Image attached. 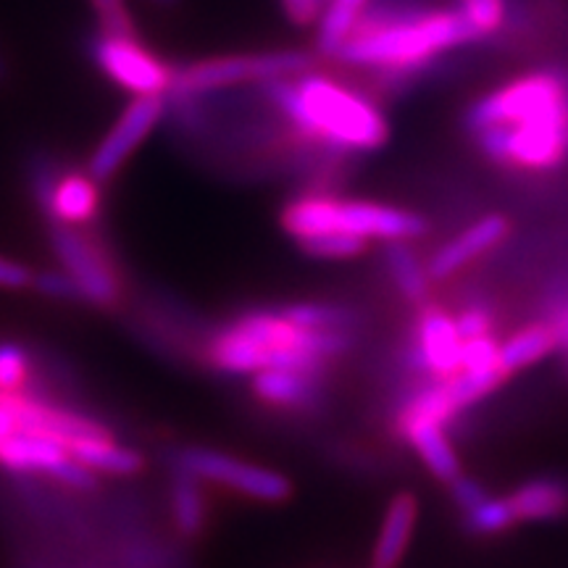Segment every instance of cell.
Instances as JSON below:
<instances>
[{"label": "cell", "instance_id": "44dd1931", "mask_svg": "<svg viewBox=\"0 0 568 568\" xmlns=\"http://www.w3.org/2000/svg\"><path fill=\"white\" fill-rule=\"evenodd\" d=\"M69 453L90 471L111 474V477H134L145 468V458L134 447L116 445L111 437L80 439V443L69 445Z\"/></svg>", "mask_w": 568, "mask_h": 568}, {"label": "cell", "instance_id": "ffe728a7", "mask_svg": "<svg viewBox=\"0 0 568 568\" xmlns=\"http://www.w3.org/2000/svg\"><path fill=\"white\" fill-rule=\"evenodd\" d=\"M169 508H172L174 529L184 539H195L209 521L205 495L201 479L187 474L180 466H172V485H169Z\"/></svg>", "mask_w": 568, "mask_h": 568}, {"label": "cell", "instance_id": "4fadbf2b", "mask_svg": "<svg viewBox=\"0 0 568 568\" xmlns=\"http://www.w3.org/2000/svg\"><path fill=\"white\" fill-rule=\"evenodd\" d=\"M324 374L305 368H266L251 376V389L261 403L287 414H308L324 400Z\"/></svg>", "mask_w": 568, "mask_h": 568}, {"label": "cell", "instance_id": "7c38bea8", "mask_svg": "<svg viewBox=\"0 0 568 568\" xmlns=\"http://www.w3.org/2000/svg\"><path fill=\"white\" fill-rule=\"evenodd\" d=\"M508 232L510 222L503 213H489V216L477 219V222L468 224L464 232H458L456 237H450L432 253V258L426 261L429 280L439 282L458 274L460 268L474 264L481 255L500 245L508 237Z\"/></svg>", "mask_w": 568, "mask_h": 568}, {"label": "cell", "instance_id": "ba28073f", "mask_svg": "<svg viewBox=\"0 0 568 568\" xmlns=\"http://www.w3.org/2000/svg\"><path fill=\"white\" fill-rule=\"evenodd\" d=\"M51 247L63 272L80 284L84 303L95 308H113L122 301V282L109 255L98 240L84 234L71 224H51Z\"/></svg>", "mask_w": 568, "mask_h": 568}, {"label": "cell", "instance_id": "1f68e13d", "mask_svg": "<svg viewBox=\"0 0 568 568\" xmlns=\"http://www.w3.org/2000/svg\"><path fill=\"white\" fill-rule=\"evenodd\" d=\"M447 489H450L453 503H456V508L460 510V514L471 506H477V503H481L489 495V489L481 485L479 479L468 477V474H460L456 481H450V485H447Z\"/></svg>", "mask_w": 568, "mask_h": 568}, {"label": "cell", "instance_id": "83f0119b", "mask_svg": "<svg viewBox=\"0 0 568 568\" xmlns=\"http://www.w3.org/2000/svg\"><path fill=\"white\" fill-rule=\"evenodd\" d=\"M32 287L38 290L42 297L55 303H84V295L71 276L63 272H42L32 276Z\"/></svg>", "mask_w": 568, "mask_h": 568}, {"label": "cell", "instance_id": "f35d334b", "mask_svg": "<svg viewBox=\"0 0 568 568\" xmlns=\"http://www.w3.org/2000/svg\"><path fill=\"white\" fill-rule=\"evenodd\" d=\"M372 568H374V566H372Z\"/></svg>", "mask_w": 568, "mask_h": 568}, {"label": "cell", "instance_id": "5bb4252c", "mask_svg": "<svg viewBox=\"0 0 568 568\" xmlns=\"http://www.w3.org/2000/svg\"><path fill=\"white\" fill-rule=\"evenodd\" d=\"M400 435L406 443L414 447V453L422 458L426 471L432 474L443 485L456 481L464 474L460 458L453 447L450 437H447V426L439 422H429V418H403Z\"/></svg>", "mask_w": 568, "mask_h": 568}, {"label": "cell", "instance_id": "cb8c5ba5", "mask_svg": "<svg viewBox=\"0 0 568 568\" xmlns=\"http://www.w3.org/2000/svg\"><path fill=\"white\" fill-rule=\"evenodd\" d=\"M280 314L290 322L303 326V329H335L353 332L358 324V314L343 303L326 301H305V303H284L276 305Z\"/></svg>", "mask_w": 568, "mask_h": 568}, {"label": "cell", "instance_id": "9c48e42d", "mask_svg": "<svg viewBox=\"0 0 568 568\" xmlns=\"http://www.w3.org/2000/svg\"><path fill=\"white\" fill-rule=\"evenodd\" d=\"M460 353H464V337L458 332L456 316L429 297L418 303L410 326L408 366L426 382L450 379L460 372Z\"/></svg>", "mask_w": 568, "mask_h": 568}, {"label": "cell", "instance_id": "603a6c76", "mask_svg": "<svg viewBox=\"0 0 568 568\" xmlns=\"http://www.w3.org/2000/svg\"><path fill=\"white\" fill-rule=\"evenodd\" d=\"M385 268L397 293L408 303L418 305L429 297L432 280L426 272V261H422L410 243H385Z\"/></svg>", "mask_w": 568, "mask_h": 568}, {"label": "cell", "instance_id": "7a4b0ae2", "mask_svg": "<svg viewBox=\"0 0 568 568\" xmlns=\"http://www.w3.org/2000/svg\"><path fill=\"white\" fill-rule=\"evenodd\" d=\"M481 40L464 13L447 6L376 3L372 0L335 61L400 82L437 63L456 48Z\"/></svg>", "mask_w": 568, "mask_h": 568}, {"label": "cell", "instance_id": "9a60e30c", "mask_svg": "<svg viewBox=\"0 0 568 568\" xmlns=\"http://www.w3.org/2000/svg\"><path fill=\"white\" fill-rule=\"evenodd\" d=\"M418 521V500L414 493H400L389 500V506L382 516L379 535H376L372 550L374 568H395L406 556L410 537H414Z\"/></svg>", "mask_w": 568, "mask_h": 568}, {"label": "cell", "instance_id": "f546056e", "mask_svg": "<svg viewBox=\"0 0 568 568\" xmlns=\"http://www.w3.org/2000/svg\"><path fill=\"white\" fill-rule=\"evenodd\" d=\"M92 6H95L98 17H101L103 34H113V38H132L134 27L122 0H92Z\"/></svg>", "mask_w": 568, "mask_h": 568}, {"label": "cell", "instance_id": "8992f818", "mask_svg": "<svg viewBox=\"0 0 568 568\" xmlns=\"http://www.w3.org/2000/svg\"><path fill=\"white\" fill-rule=\"evenodd\" d=\"M318 67L316 51H301V48H276V51H251L213 55L176 69L172 88L180 95H205L213 90L237 88V84H266L272 80L295 77L301 71Z\"/></svg>", "mask_w": 568, "mask_h": 568}, {"label": "cell", "instance_id": "d6986e66", "mask_svg": "<svg viewBox=\"0 0 568 568\" xmlns=\"http://www.w3.org/2000/svg\"><path fill=\"white\" fill-rule=\"evenodd\" d=\"M558 351L556 332L548 322H535L516 329L514 335L500 339V351H497V364H500L503 374L514 376L524 368L539 364L542 358H548L550 353Z\"/></svg>", "mask_w": 568, "mask_h": 568}, {"label": "cell", "instance_id": "3957f363", "mask_svg": "<svg viewBox=\"0 0 568 568\" xmlns=\"http://www.w3.org/2000/svg\"><path fill=\"white\" fill-rule=\"evenodd\" d=\"M266 98L305 145L335 155L376 153L389 142V122L374 98L337 77L308 69L264 84Z\"/></svg>", "mask_w": 568, "mask_h": 568}, {"label": "cell", "instance_id": "52a82bcc", "mask_svg": "<svg viewBox=\"0 0 568 568\" xmlns=\"http://www.w3.org/2000/svg\"><path fill=\"white\" fill-rule=\"evenodd\" d=\"M172 466L184 468L201 481L222 485L258 503H284L293 495V481L284 477L282 471L251 464V460L230 456V453L213 450V447H180L172 456Z\"/></svg>", "mask_w": 568, "mask_h": 568}, {"label": "cell", "instance_id": "5b68a950", "mask_svg": "<svg viewBox=\"0 0 568 568\" xmlns=\"http://www.w3.org/2000/svg\"><path fill=\"white\" fill-rule=\"evenodd\" d=\"M282 230L301 243L324 232H343L379 243H414L429 232L424 216L393 203L326 193L297 195L280 213Z\"/></svg>", "mask_w": 568, "mask_h": 568}, {"label": "cell", "instance_id": "2e32d148", "mask_svg": "<svg viewBox=\"0 0 568 568\" xmlns=\"http://www.w3.org/2000/svg\"><path fill=\"white\" fill-rule=\"evenodd\" d=\"M98 205H101V193H98V182L90 174H61L55 184L42 201L40 209L48 213V219L55 224H82L95 216Z\"/></svg>", "mask_w": 568, "mask_h": 568}, {"label": "cell", "instance_id": "74e56055", "mask_svg": "<svg viewBox=\"0 0 568 568\" xmlns=\"http://www.w3.org/2000/svg\"><path fill=\"white\" fill-rule=\"evenodd\" d=\"M159 3H174V0H159Z\"/></svg>", "mask_w": 568, "mask_h": 568}, {"label": "cell", "instance_id": "7402d4cb", "mask_svg": "<svg viewBox=\"0 0 568 568\" xmlns=\"http://www.w3.org/2000/svg\"><path fill=\"white\" fill-rule=\"evenodd\" d=\"M368 6H372V0H324L322 17L316 21L318 59H335Z\"/></svg>", "mask_w": 568, "mask_h": 568}, {"label": "cell", "instance_id": "484cf974", "mask_svg": "<svg viewBox=\"0 0 568 568\" xmlns=\"http://www.w3.org/2000/svg\"><path fill=\"white\" fill-rule=\"evenodd\" d=\"M368 240L355 237V234H343V232H324L316 234V237L301 240L297 247L305 255L318 261H351L361 258V255L368 253Z\"/></svg>", "mask_w": 568, "mask_h": 568}, {"label": "cell", "instance_id": "277c9868", "mask_svg": "<svg viewBox=\"0 0 568 568\" xmlns=\"http://www.w3.org/2000/svg\"><path fill=\"white\" fill-rule=\"evenodd\" d=\"M353 332L303 329L280 308H253L232 318L209 339V361L216 372L253 376L266 368H305L324 374L332 361L351 353Z\"/></svg>", "mask_w": 568, "mask_h": 568}, {"label": "cell", "instance_id": "30bf717a", "mask_svg": "<svg viewBox=\"0 0 568 568\" xmlns=\"http://www.w3.org/2000/svg\"><path fill=\"white\" fill-rule=\"evenodd\" d=\"M98 67L103 69L105 77H111L119 88L130 90L138 95H163L172 88L174 69L142 48L138 38H113V34H101L92 45Z\"/></svg>", "mask_w": 568, "mask_h": 568}, {"label": "cell", "instance_id": "4dcf8cb0", "mask_svg": "<svg viewBox=\"0 0 568 568\" xmlns=\"http://www.w3.org/2000/svg\"><path fill=\"white\" fill-rule=\"evenodd\" d=\"M48 477H53L55 481H61V485H67L71 489H82V493H90V489L98 487V474L90 471L84 464H80L71 453L53 468L51 474H48Z\"/></svg>", "mask_w": 568, "mask_h": 568}, {"label": "cell", "instance_id": "ac0fdd59", "mask_svg": "<svg viewBox=\"0 0 568 568\" xmlns=\"http://www.w3.org/2000/svg\"><path fill=\"white\" fill-rule=\"evenodd\" d=\"M510 506L518 524H539L556 521V518L568 516V479L564 477H535L518 485L508 495Z\"/></svg>", "mask_w": 568, "mask_h": 568}, {"label": "cell", "instance_id": "8d00e7d4", "mask_svg": "<svg viewBox=\"0 0 568 568\" xmlns=\"http://www.w3.org/2000/svg\"><path fill=\"white\" fill-rule=\"evenodd\" d=\"M6 80V61H3V55H0V82Z\"/></svg>", "mask_w": 568, "mask_h": 568}, {"label": "cell", "instance_id": "8fae6325", "mask_svg": "<svg viewBox=\"0 0 568 568\" xmlns=\"http://www.w3.org/2000/svg\"><path fill=\"white\" fill-rule=\"evenodd\" d=\"M163 111H166L163 95L134 98L122 116L116 119V124L111 126V132L101 140V145L95 148V153L90 155L88 174L92 180L98 184L111 180L122 169V163L138 151L140 142L153 132V126L161 122Z\"/></svg>", "mask_w": 568, "mask_h": 568}, {"label": "cell", "instance_id": "d4e9b609", "mask_svg": "<svg viewBox=\"0 0 568 568\" xmlns=\"http://www.w3.org/2000/svg\"><path fill=\"white\" fill-rule=\"evenodd\" d=\"M516 524L518 518L514 514V506H510L508 495L489 493L485 500L460 514V529H464L468 537H477V539L506 535V531L514 529Z\"/></svg>", "mask_w": 568, "mask_h": 568}, {"label": "cell", "instance_id": "e575fe53", "mask_svg": "<svg viewBox=\"0 0 568 568\" xmlns=\"http://www.w3.org/2000/svg\"><path fill=\"white\" fill-rule=\"evenodd\" d=\"M552 326V332H556V339H558V351L568 353V301H564L556 308V316L548 322Z\"/></svg>", "mask_w": 568, "mask_h": 568}, {"label": "cell", "instance_id": "d6a6232c", "mask_svg": "<svg viewBox=\"0 0 568 568\" xmlns=\"http://www.w3.org/2000/svg\"><path fill=\"white\" fill-rule=\"evenodd\" d=\"M284 17L295 27H311L322 17L324 0H280Z\"/></svg>", "mask_w": 568, "mask_h": 568}, {"label": "cell", "instance_id": "e0dca14e", "mask_svg": "<svg viewBox=\"0 0 568 568\" xmlns=\"http://www.w3.org/2000/svg\"><path fill=\"white\" fill-rule=\"evenodd\" d=\"M67 456V445L53 437L38 435V432L17 429L13 435L0 439V466L17 474H51Z\"/></svg>", "mask_w": 568, "mask_h": 568}, {"label": "cell", "instance_id": "f1b7e54d", "mask_svg": "<svg viewBox=\"0 0 568 568\" xmlns=\"http://www.w3.org/2000/svg\"><path fill=\"white\" fill-rule=\"evenodd\" d=\"M453 316H456L458 332H460V337H464V339L493 335L495 314H493V308H489L487 303L474 301V303L464 305V308H460L458 314H453Z\"/></svg>", "mask_w": 568, "mask_h": 568}, {"label": "cell", "instance_id": "4316f807", "mask_svg": "<svg viewBox=\"0 0 568 568\" xmlns=\"http://www.w3.org/2000/svg\"><path fill=\"white\" fill-rule=\"evenodd\" d=\"M32 372V358L19 343H0V393H21Z\"/></svg>", "mask_w": 568, "mask_h": 568}, {"label": "cell", "instance_id": "6da1fadb", "mask_svg": "<svg viewBox=\"0 0 568 568\" xmlns=\"http://www.w3.org/2000/svg\"><path fill=\"white\" fill-rule=\"evenodd\" d=\"M464 126L495 166L552 172L568 161V82L548 69L510 77L468 105Z\"/></svg>", "mask_w": 568, "mask_h": 568}, {"label": "cell", "instance_id": "836d02e7", "mask_svg": "<svg viewBox=\"0 0 568 568\" xmlns=\"http://www.w3.org/2000/svg\"><path fill=\"white\" fill-rule=\"evenodd\" d=\"M32 276L34 274L24 264H17V261L0 255V287L3 290L32 287Z\"/></svg>", "mask_w": 568, "mask_h": 568}, {"label": "cell", "instance_id": "d590c367", "mask_svg": "<svg viewBox=\"0 0 568 568\" xmlns=\"http://www.w3.org/2000/svg\"><path fill=\"white\" fill-rule=\"evenodd\" d=\"M17 429H19L17 418H13L11 408L6 406L3 397H0V439H6L9 435H13V432H17Z\"/></svg>", "mask_w": 568, "mask_h": 568}]
</instances>
